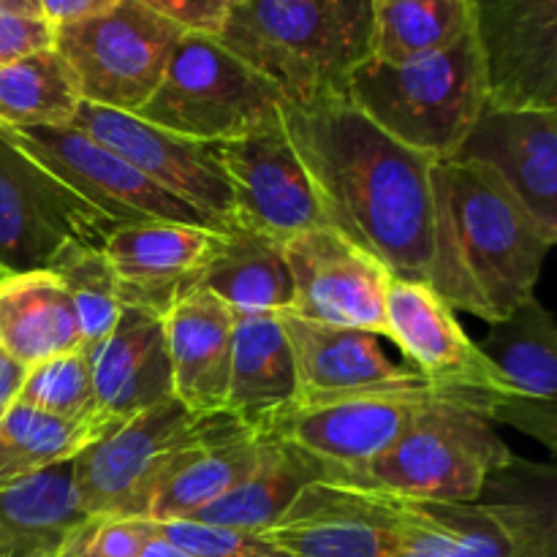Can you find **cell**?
Here are the masks:
<instances>
[{"label":"cell","mask_w":557,"mask_h":557,"mask_svg":"<svg viewBox=\"0 0 557 557\" xmlns=\"http://www.w3.org/2000/svg\"><path fill=\"white\" fill-rule=\"evenodd\" d=\"M237 226L275 243L326 226L313 183L283 123L239 139L218 141Z\"/></svg>","instance_id":"e0dca14e"},{"label":"cell","mask_w":557,"mask_h":557,"mask_svg":"<svg viewBox=\"0 0 557 557\" xmlns=\"http://www.w3.org/2000/svg\"><path fill=\"white\" fill-rule=\"evenodd\" d=\"M283 259L294 283L288 313L384 337L392 275L373 253L332 226H315L286 239Z\"/></svg>","instance_id":"9a60e30c"},{"label":"cell","mask_w":557,"mask_h":557,"mask_svg":"<svg viewBox=\"0 0 557 557\" xmlns=\"http://www.w3.org/2000/svg\"><path fill=\"white\" fill-rule=\"evenodd\" d=\"M221 232L188 223H120L103 239L120 286L123 308L163 315L188 292L199 288Z\"/></svg>","instance_id":"ffe728a7"},{"label":"cell","mask_w":557,"mask_h":557,"mask_svg":"<svg viewBox=\"0 0 557 557\" xmlns=\"http://www.w3.org/2000/svg\"><path fill=\"white\" fill-rule=\"evenodd\" d=\"M117 424L123 422L107 413L71 422L14 400L0 419V487L58 462L74 460Z\"/></svg>","instance_id":"4dcf8cb0"},{"label":"cell","mask_w":557,"mask_h":557,"mask_svg":"<svg viewBox=\"0 0 557 557\" xmlns=\"http://www.w3.org/2000/svg\"><path fill=\"white\" fill-rule=\"evenodd\" d=\"M433 239L428 286L476 319H506L536 283L557 243L509 185L473 161H433Z\"/></svg>","instance_id":"7a4b0ae2"},{"label":"cell","mask_w":557,"mask_h":557,"mask_svg":"<svg viewBox=\"0 0 557 557\" xmlns=\"http://www.w3.org/2000/svg\"><path fill=\"white\" fill-rule=\"evenodd\" d=\"M487 107L557 109V0H466Z\"/></svg>","instance_id":"2e32d148"},{"label":"cell","mask_w":557,"mask_h":557,"mask_svg":"<svg viewBox=\"0 0 557 557\" xmlns=\"http://www.w3.org/2000/svg\"><path fill=\"white\" fill-rule=\"evenodd\" d=\"M384 337L395 343L428 384L466 395L493 411L504 384L493 362L457 324L455 310L422 281L392 277L384 310Z\"/></svg>","instance_id":"ac0fdd59"},{"label":"cell","mask_w":557,"mask_h":557,"mask_svg":"<svg viewBox=\"0 0 557 557\" xmlns=\"http://www.w3.org/2000/svg\"><path fill=\"white\" fill-rule=\"evenodd\" d=\"M69 128L82 131L117 152L125 163L145 174L150 183L177 196L207 218L218 232L237 228L234 199L221 166V150L215 141H199L174 131L158 128L139 114L79 103Z\"/></svg>","instance_id":"4fadbf2b"},{"label":"cell","mask_w":557,"mask_h":557,"mask_svg":"<svg viewBox=\"0 0 557 557\" xmlns=\"http://www.w3.org/2000/svg\"><path fill=\"white\" fill-rule=\"evenodd\" d=\"M346 98L384 134L433 161H449L482 109L487 76L473 33L406 63L368 58L351 74Z\"/></svg>","instance_id":"277c9868"},{"label":"cell","mask_w":557,"mask_h":557,"mask_svg":"<svg viewBox=\"0 0 557 557\" xmlns=\"http://www.w3.org/2000/svg\"><path fill=\"white\" fill-rule=\"evenodd\" d=\"M471 33L466 0H373V58L406 63Z\"/></svg>","instance_id":"d6a6232c"},{"label":"cell","mask_w":557,"mask_h":557,"mask_svg":"<svg viewBox=\"0 0 557 557\" xmlns=\"http://www.w3.org/2000/svg\"><path fill=\"white\" fill-rule=\"evenodd\" d=\"M90 517L74 484V460L0 487V557H60Z\"/></svg>","instance_id":"83f0119b"},{"label":"cell","mask_w":557,"mask_h":557,"mask_svg":"<svg viewBox=\"0 0 557 557\" xmlns=\"http://www.w3.org/2000/svg\"><path fill=\"white\" fill-rule=\"evenodd\" d=\"M139 557H194V555L185 553V549H180V547H174L172 542H166L163 536H158V531H156V536H152L150 544L141 549Z\"/></svg>","instance_id":"b9f144b4"},{"label":"cell","mask_w":557,"mask_h":557,"mask_svg":"<svg viewBox=\"0 0 557 557\" xmlns=\"http://www.w3.org/2000/svg\"><path fill=\"white\" fill-rule=\"evenodd\" d=\"M294 400L297 373L277 313H234L226 413L253 435H264Z\"/></svg>","instance_id":"484cf974"},{"label":"cell","mask_w":557,"mask_h":557,"mask_svg":"<svg viewBox=\"0 0 557 557\" xmlns=\"http://www.w3.org/2000/svg\"><path fill=\"white\" fill-rule=\"evenodd\" d=\"M283 128L326 226L373 253L397 281H428L433 158L392 139L346 96L283 107Z\"/></svg>","instance_id":"6da1fadb"},{"label":"cell","mask_w":557,"mask_h":557,"mask_svg":"<svg viewBox=\"0 0 557 557\" xmlns=\"http://www.w3.org/2000/svg\"><path fill=\"white\" fill-rule=\"evenodd\" d=\"M25 373H27L25 364L11 359L9 354L0 348V419L5 417V411H9V408L14 406L16 397H20Z\"/></svg>","instance_id":"60d3db41"},{"label":"cell","mask_w":557,"mask_h":557,"mask_svg":"<svg viewBox=\"0 0 557 557\" xmlns=\"http://www.w3.org/2000/svg\"><path fill=\"white\" fill-rule=\"evenodd\" d=\"M158 536L194 557H286L264 533L201 525L190 520L156 522Z\"/></svg>","instance_id":"d590c367"},{"label":"cell","mask_w":557,"mask_h":557,"mask_svg":"<svg viewBox=\"0 0 557 557\" xmlns=\"http://www.w3.org/2000/svg\"><path fill=\"white\" fill-rule=\"evenodd\" d=\"M120 0H36L38 14H41V20L49 22L52 27L71 25V22L103 14V11H109Z\"/></svg>","instance_id":"ab89813d"},{"label":"cell","mask_w":557,"mask_h":557,"mask_svg":"<svg viewBox=\"0 0 557 557\" xmlns=\"http://www.w3.org/2000/svg\"><path fill=\"white\" fill-rule=\"evenodd\" d=\"M172 395L194 417L226 411L232 375L234 313L205 288L180 297L163 315Z\"/></svg>","instance_id":"603a6c76"},{"label":"cell","mask_w":557,"mask_h":557,"mask_svg":"<svg viewBox=\"0 0 557 557\" xmlns=\"http://www.w3.org/2000/svg\"><path fill=\"white\" fill-rule=\"evenodd\" d=\"M218 41L264 76L286 107L346 96L373 58V0H234Z\"/></svg>","instance_id":"3957f363"},{"label":"cell","mask_w":557,"mask_h":557,"mask_svg":"<svg viewBox=\"0 0 557 557\" xmlns=\"http://www.w3.org/2000/svg\"><path fill=\"white\" fill-rule=\"evenodd\" d=\"M319 479H343V473L277 435H259L253 468L215 504L190 517V522L264 533L281 520L299 490Z\"/></svg>","instance_id":"4316f807"},{"label":"cell","mask_w":557,"mask_h":557,"mask_svg":"<svg viewBox=\"0 0 557 557\" xmlns=\"http://www.w3.org/2000/svg\"><path fill=\"white\" fill-rule=\"evenodd\" d=\"M515 493L495 500L403 498V531L392 557H555L553 493Z\"/></svg>","instance_id":"ba28073f"},{"label":"cell","mask_w":557,"mask_h":557,"mask_svg":"<svg viewBox=\"0 0 557 557\" xmlns=\"http://www.w3.org/2000/svg\"><path fill=\"white\" fill-rule=\"evenodd\" d=\"M85 354L98 408L117 422L174 397L166 332L158 315L123 308L114 330Z\"/></svg>","instance_id":"cb8c5ba5"},{"label":"cell","mask_w":557,"mask_h":557,"mask_svg":"<svg viewBox=\"0 0 557 557\" xmlns=\"http://www.w3.org/2000/svg\"><path fill=\"white\" fill-rule=\"evenodd\" d=\"M0 11H14V14L41 16V14H38L36 0H0Z\"/></svg>","instance_id":"7bdbcfd3"},{"label":"cell","mask_w":557,"mask_h":557,"mask_svg":"<svg viewBox=\"0 0 557 557\" xmlns=\"http://www.w3.org/2000/svg\"><path fill=\"white\" fill-rule=\"evenodd\" d=\"M82 96L54 49L0 65V128H69Z\"/></svg>","instance_id":"1f68e13d"},{"label":"cell","mask_w":557,"mask_h":557,"mask_svg":"<svg viewBox=\"0 0 557 557\" xmlns=\"http://www.w3.org/2000/svg\"><path fill=\"white\" fill-rule=\"evenodd\" d=\"M183 33L136 0H120L103 14L52 27V49L74 74L82 101L139 114Z\"/></svg>","instance_id":"52a82bcc"},{"label":"cell","mask_w":557,"mask_h":557,"mask_svg":"<svg viewBox=\"0 0 557 557\" xmlns=\"http://www.w3.org/2000/svg\"><path fill=\"white\" fill-rule=\"evenodd\" d=\"M156 536V522L145 517H90L60 557H139Z\"/></svg>","instance_id":"8d00e7d4"},{"label":"cell","mask_w":557,"mask_h":557,"mask_svg":"<svg viewBox=\"0 0 557 557\" xmlns=\"http://www.w3.org/2000/svg\"><path fill=\"white\" fill-rule=\"evenodd\" d=\"M0 348L25 368L82 348L69 294L49 270L0 267Z\"/></svg>","instance_id":"f1b7e54d"},{"label":"cell","mask_w":557,"mask_h":557,"mask_svg":"<svg viewBox=\"0 0 557 557\" xmlns=\"http://www.w3.org/2000/svg\"><path fill=\"white\" fill-rule=\"evenodd\" d=\"M185 33L218 36L234 0H136Z\"/></svg>","instance_id":"74e56055"},{"label":"cell","mask_w":557,"mask_h":557,"mask_svg":"<svg viewBox=\"0 0 557 557\" xmlns=\"http://www.w3.org/2000/svg\"><path fill=\"white\" fill-rule=\"evenodd\" d=\"M275 85L228 52L215 36L183 33L161 85L139 109L158 128L199 141H228L283 123Z\"/></svg>","instance_id":"8992f818"},{"label":"cell","mask_w":557,"mask_h":557,"mask_svg":"<svg viewBox=\"0 0 557 557\" xmlns=\"http://www.w3.org/2000/svg\"><path fill=\"white\" fill-rule=\"evenodd\" d=\"M400 531L403 498L348 479H319L299 490L264 536L286 557H392Z\"/></svg>","instance_id":"5bb4252c"},{"label":"cell","mask_w":557,"mask_h":557,"mask_svg":"<svg viewBox=\"0 0 557 557\" xmlns=\"http://www.w3.org/2000/svg\"><path fill=\"white\" fill-rule=\"evenodd\" d=\"M215 417V413H212ZM177 397L125 419L74 457V484L87 517H145L180 451L207 428Z\"/></svg>","instance_id":"9c48e42d"},{"label":"cell","mask_w":557,"mask_h":557,"mask_svg":"<svg viewBox=\"0 0 557 557\" xmlns=\"http://www.w3.org/2000/svg\"><path fill=\"white\" fill-rule=\"evenodd\" d=\"M504 384L490 419L557 449V324L536 297L493 321L479 343Z\"/></svg>","instance_id":"d6986e66"},{"label":"cell","mask_w":557,"mask_h":557,"mask_svg":"<svg viewBox=\"0 0 557 557\" xmlns=\"http://www.w3.org/2000/svg\"><path fill=\"white\" fill-rule=\"evenodd\" d=\"M256 455L259 435L245 430L232 413H215L161 479L147 520H190L226 495L253 468Z\"/></svg>","instance_id":"d4e9b609"},{"label":"cell","mask_w":557,"mask_h":557,"mask_svg":"<svg viewBox=\"0 0 557 557\" xmlns=\"http://www.w3.org/2000/svg\"><path fill=\"white\" fill-rule=\"evenodd\" d=\"M117 223L65 188L41 163L0 134V267L9 272L49 270L69 245L103 248Z\"/></svg>","instance_id":"8fae6325"},{"label":"cell","mask_w":557,"mask_h":557,"mask_svg":"<svg viewBox=\"0 0 557 557\" xmlns=\"http://www.w3.org/2000/svg\"><path fill=\"white\" fill-rule=\"evenodd\" d=\"M52 49V25L41 16L0 11V65Z\"/></svg>","instance_id":"f35d334b"},{"label":"cell","mask_w":557,"mask_h":557,"mask_svg":"<svg viewBox=\"0 0 557 557\" xmlns=\"http://www.w3.org/2000/svg\"><path fill=\"white\" fill-rule=\"evenodd\" d=\"M49 272L69 294L71 310L79 326L82 351H87L114 330L123 313L117 277L109 267V259L101 248L74 243L54 256Z\"/></svg>","instance_id":"836d02e7"},{"label":"cell","mask_w":557,"mask_h":557,"mask_svg":"<svg viewBox=\"0 0 557 557\" xmlns=\"http://www.w3.org/2000/svg\"><path fill=\"white\" fill-rule=\"evenodd\" d=\"M446 395L455 392H444L422 379L403 386H379L326 400L294 403L264 435H277L313 457H321L335 466L343 479L354 482L370 460L384 455L400 438L419 411Z\"/></svg>","instance_id":"30bf717a"},{"label":"cell","mask_w":557,"mask_h":557,"mask_svg":"<svg viewBox=\"0 0 557 557\" xmlns=\"http://www.w3.org/2000/svg\"><path fill=\"white\" fill-rule=\"evenodd\" d=\"M455 161L493 169L557 239V109L484 107Z\"/></svg>","instance_id":"44dd1931"},{"label":"cell","mask_w":557,"mask_h":557,"mask_svg":"<svg viewBox=\"0 0 557 557\" xmlns=\"http://www.w3.org/2000/svg\"><path fill=\"white\" fill-rule=\"evenodd\" d=\"M0 134L41 163L52 177L112 223H188L218 232L201 212L166 194L156 183L76 128H0Z\"/></svg>","instance_id":"7c38bea8"},{"label":"cell","mask_w":557,"mask_h":557,"mask_svg":"<svg viewBox=\"0 0 557 557\" xmlns=\"http://www.w3.org/2000/svg\"><path fill=\"white\" fill-rule=\"evenodd\" d=\"M515 460L479 403L446 395L411 419L400 438L354 476L397 498L479 500Z\"/></svg>","instance_id":"5b68a950"},{"label":"cell","mask_w":557,"mask_h":557,"mask_svg":"<svg viewBox=\"0 0 557 557\" xmlns=\"http://www.w3.org/2000/svg\"><path fill=\"white\" fill-rule=\"evenodd\" d=\"M292 346L297 373V400H326L379 386H403L422 381L417 370L395 362L381 346V335L348 326L319 324L299 315L277 313Z\"/></svg>","instance_id":"7402d4cb"},{"label":"cell","mask_w":557,"mask_h":557,"mask_svg":"<svg viewBox=\"0 0 557 557\" xmlns=\"http://www.w3.org/2000/svg\"><path fill=\"white\" fill-rule=\"evenodd\" d=\"M199 288L221 299L232 313H283L294 299L283 245L243 226L221 232Z\"/></svg>","instance_id":"f546056e"},{"label":"cell","mask_w":557,"mask_h":557,"mask_svg":"<svg viewBox=\"0 0 557 557\" xmlns=\"http://www.w3.org/2000/svg\"><path fill=\"white\" fill-rule=\"evenodd\" d=\"M16 400L44 413H52V417L71 419V422L103 413L96 403V389H92L90 359L82 348L58 354V357L27 368Z\"/></svg>","instance_id":"e575fe53"}]
</instances>
